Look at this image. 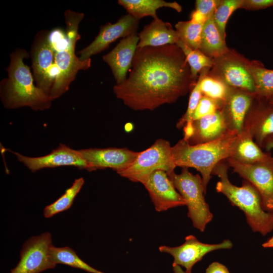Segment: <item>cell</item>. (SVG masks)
Masks as SVG:
<instances>
[{
  "mask_svg": "<svg viewBox=\"0 0 273 273\" xmlns=\"http://www.w3.org/2000/svg\"><path fill=\"white\" fill-rule=\"evenodd\" d=\"M190 67L176 44L137 48L129 76L113 87L116 97L136 111L175 102L193 85Z\"/></svg>",
  "mask_w": 273,
  "mask_h": 273,
  "instance_id": "1",
  "label": "cell"
},
{
  "mask_svg": "<svg viewBox=\"0 0 273 273\" xmlns=\"http://www.w3.org/2000/svg\"><path fill=\"white\" fill-rule=\"evenodd\" d=\"M29 55L27 51L18 49L10 55L6 68L8 77L2 80L1 97L6 108L29 107L33 110H43L51 106L52 99L34 84L29 67L24 62Z\"/></svg>",
  "mask_w": 273,
  "mask_h": 273,
  "instance_id": "2",
  "label": "cell"
},
{
  "mask_svg": "<svg viewBox=\"0 0 273 273\" xmlns=\"http://www.w3.org/2000/svg\"><path fill=\"white\" fill-rule=\"evenodd\" d=\"M229 168L225 160L220 162L214 167L212 175L220 179L216 185V191L224 195L233 205L243 211L253 232L266 235L273 230V213L263 209L261 196L250 182L243 179L242 186L238 187L230 181Z\"/></svg>",
  "mask_w": 273,
  "mask_h": 273,
  "instance_id": "3",
  "label": "cell"
},
{
  "mask_svg": "<svg viewBox=\"0 0 273 273\" xmlns=\"http://www.w3.org/2000/svg\"><path fill=\"white\" fill-rule=\"evenodd\" d=\"M239 133L229 130L215 141L197 145H191L182 139L172 147L176 166L192 167L201 175L205 194L214 167L230 156L232 148Z\"/></svg>",
  "mask_w": 273,
  "mask_h": 273,
  "instance_id": "4",
  "label": "cell"
},
{
  "mask_svg": "<svg viewBox=\"0 0 273 273\" xmlns=\"http://www.w3.org/2000/svg\"><path fill=\"white\" fill-rule=\"evenodd\" d=\"M66 25L67 45L55 53V64L57 69L50 97L52 100L59 98L68 90L80 70H86L91 66V59L81 61L75 53L76 42L80 39L79 24L84 14L67 10L64 13Z\"/></svg>",
  "mask_w": 273,
  "mask_h": 273,
  "instance_id": "5",
  "label": "cell"
},
{
  "mask_svg": "<svg viewBox=\"0 0 273 273\" xmlns=\"http://www.w3.org/2000/svg\"><path fill=\"white\" fill-rule=\"evenodd\" d=\"M173 186L185 199L188 216L194 228L203 232L212 219L213 214L204 198L202 179L199 174H193L188 167H182L179 174L167 173Z\"/></svg>",
  "mask_w": 273,
  "mask_h": 273,
  "instance_id": "6",
  "label": "cell"
},
{
  "mask_svg": "<svg viewBox=\"0 0 273 273\" xmlns=\"http://www.w3.org/2000/svg\"><path fill=\"white\" fill-rule=\"evenodd\" d=\"M176 167L170 143L159 139L151 147L140 152L128 167L116 172L131 181L144 185L155 171L161 170L169 173L174 171Z\"/></svg>",
  "mask_w": 273,
  "mask_h": 273,
  "instance_id": "7",
  "label": "cell"
},
{
  "mask_svg": "<svg viewBox=\"0 0 273 273\" xmlns=\"http://www.w3.org/2000/svg\"><path fill=\"white\" fill-rule=\"evenodd\" d=\"M212 59L213 64L208 75L230 87L256 94L255 82L249 70L250 61L230 50Z\"/></svg>",
  "mask_w": 273,
  "mask_h": 273,
  "instance_id": "8",
  "label": "cell"
},
{
  "mask_svg": "<svg viewBox=\"0 0 273 273\" xmlns=\"http://www.w3.org/2000/svg\"><path fill=\"white\" fill-rule=\"evenodd\" d=\"M229 168L250 182L259 192L263 209L273 213V156L257 163L248 164L231 158L225 160Z\"/></svg>",
  "mask_w": 273,
  "mask_h": 273,
  "instance_id": "9",
  "label": "cell"
},
{
  "mask_svg": "<svg viewBox=\"0 0 273 273\" xmlns=\"http://www.w3.org/2000/svg\"><path fill=\"white\" fill-rule=\"evenodd\" d=\"M52 242L48 232L29 238L23 245L19 261L10 273H40L55 268L56 264L50 256Z\"/></svg>",
  "mask_w": 273,
  "mask_h": 273,
  "instance_id": "10",
  "label": "cell"
},
{
  "mask_svg": "<svg viewBox=\"0 0 273 273\" xmlns=\"http://www.w3.org/2000/svg\"><path fill=\"white\" fill-rule=\"evenodd\" d=\"M30 55L36 86L50 97L54 82L52 69L55 55L48 31L41 30L35 35Z\"/></svg>",
  "mask_w": 273,
  "mask_h": 273,
  "instance_id": "11",
  "label": "cell"
},
{
  "mask_svg": "<svg viewBox=\"0 0 273 273\" xmlns=\"http://www.w3.org/2000/svg\"><path fill=\"white\" fill-rule=\"evenodd\" d=\"M232 246L233 244L229 240H225L218 244H206L191 235L185 238V242L181 245L176 247L160 246L159 250L171 255L173 258L172 264L183 266L187 273H191L194 264L202 260L206 254L216 250L230 249Z\"/></svg>",
  "mask_w": 273,
  "mask_h": 273,
  "instance_id": "12",
  "label": "cell"
},
{
  "mask_svg": "<svg viewBox=\"0 0 273 273\" xmlns=\"http://www.w3.org/2000/svg\"><path fill=\"white\" fill-rule=\"evenodd\" d=\"M139 20L128 14L120 18L114 24L108 23L100 28L98 35L88 46L78 52L81 61L101 53L109 46L121 37H126L136 33Z\"/></svg>",
  "mask_w": 273,
  "mask_h": 273,
  "instance_id": "13",
  "label": "cell"
},
{
  "mask_svg": "<svg viewBox=\"0 0 273 273\" xmlns=\"http://www.w3.org/2000/svg\"><path fill=\"white\" fill-rule=\"evenodd\" d=\"M242 131L250 135L260 148L264 140L273 134V105L267 99L255 96Z\"/></svg>",
  "mask_w": 273,
  "mask_h": 273,
  "instance_id": "14",
  "label": "cell"
},
{
  "mask_svg": "<svg viewBox=\"0 0 273 273\" xmlns=\"http://www.w3.org/2000/svg\"><path fill=\"white\" fill-rule=\"evenodd\" d=\"M79 151L88 165V171L107 168L116 171L124 169L133 163L140 153L126 148H88Z\"/></svg>",
  "mask_w": 273,
  "mask_h": 273,
  "instance_id": "15",
  "label": "cell"
},
{
  "mask_svg": "<svg viewBox=\"0 0 273 273\" xmlns=\"http://www.w3.org/2000/svg\"><path fill=\"white\" fill-rule=\"evenodd\" d=\"M143 185L158 212L186 205L185 199L176 190L167 173L163 170L155 171Z\"/></svg>",
  "mask_w": 273,
  "mask_h": 273,
  "instance_id": "16",
  "label": "cell"
},
{
  "mask_svg": "<svg viewBox=\"0 0 273 273\" xmlns=\"http://www.w3.org/2000/svg\"><path fill=\"white\" fill-rule=\"evenodd\" d=\"M17 159L32 172L46 168L61 166H73L88 170V165L79 150H75L64 145L54 149L47 155L31 157L14 152Z\"/></svg>",
  "mask_w": 273,
  "mask_h": 273,
  "instance_id": "17",
  "label": "cell"
},
{
  "mask_svg": "<svg viewBox=\"0 0 273 273\" xmlns=\"http://www.w3.org/2000/svg\"><path fill=\"white\" fill-rule=\"evenodd\" d=\"M139 41L138 34H132L122 39L111 51L103 57V61L112 70L116 84L126 79V74L131 67Z\"/></svg>",
  "mask_w": 273,
  "mask_h": 273,
  "instance_id": "18",
  "label": "cell"
},
{
  "mask_svg": "<svg viewBox=\"0 0 273 273\" xmlns=\"http://www.w3.org/2000/svg\"><path fill=\"white\" fill-rule=\"evenodd\" d=\"M255 95L231 87L220 109L230 130L240 133Z\"/></svg>",
  "mask_w": 273,
  "mask_h": 273,
  "instance_id": "19",
  "label": "cell"
},
{
  "mask_svg": "<svg viewBox=\"0 0 273 273\" xmlns=\"http://www.w3.org/2000/svg\"><path fill=\"white\" fill-rule=\"evenodd\" d=\"M193 133L187 141L191 145L215 141L230 130L220 110L192 122Z\"/></svg>",
  "mask_w": 273,
  "mask_h": 273,
  "instance_id": "20",
  "label": "cell"
},
{
  "mask_svg": "<svg viewBox=\"0 0 273 273\" xmlns=\"http://www.w3.org/2000/svg\"><path fill=\"white\" fill-rule=\"evenodd\" d=\"M138 36L139 41L137 48L176 44L180 39L177 31L170 24L163 22L158 17L145 26Z\"/></svg>",
  "mask_w": 273,
  "mask_h": 273,
  "instance_id": "21",
  "label": "cell"
},
{
  "mask_svg": "<svg viewBox=\"0 0 273 273\" xmlns=\"http://www.w3.org/2000/svg\"><path fill=\"white\" fill-rule=\"evenodd\" d=\"M271 156L264 152L250 135L242 131L233 146L229 158L242 163L252 164L264 161Z\"/></svg>",
  "mask_w": 273,
  "mask_h": 273,
  "instance_id": "22",
  "label": "cell"
},
{
  "mask_svg": "<svg viewBox=\"0 0 273 273\" xmlns=\"http://www.w3.org/2000/svg\"><path fill=\"white\" fill-rule=\"evenodd\" d=\"M118 4L138 20L151 16L154 19L157 18V10L162 7L172 8L179 13L181 7L176 2H167L163 0H119Z\"/></svg>",
  "mask_w": 273,
  "mask_h": 273,
  "instance_id": "23",
  "label": "cell"
},
{
  "mask_svg": "<svg viewBox=\"0 0 273 273\" xmlns=\"http://www.w3.org/2000/svg\"><path fill=\"white\" fill-rule=\"evenodd\" d=\"M229 50L212 16L203 25L199 50L206 56L214 59L222 56Z\"/></svg>",
  "mask_w": 273,
  "mask_h": 273,
  "instance_id": "24",
  "label": "cell"
},
{
  "mask_svg": "<svg viewBox=\"0 0 273 273\" xmlns=\"http://www.w3.org/2000/svg\"><path fill=\"white\" fill-rule=\"evenodd\" d=\"M249 70L255 82V96L265 99L273 96V69L265 68L259 61H252L250 62Z\"/></svg>",
  "mask_w": 273,
  "mask_h": 273,
  "instance_id": "25",
  "label": "cell"
},
{
  "mask_svg": "<svg viewBox=\"0 0 273 273\" xmlns=\"http://www.w3.org/2000/svg\"><path fill=\"white\" fill-rule=\"evenodd\" d=\"M50 256L52 261L56 264H63L90 273H105L83 261L72 248L67 246L56 247L52 245L50 249Z\"/></svg>",
  "mask_w": 273,
  "mask_h": 273,
  "instance_id": "26",
  "label": "cell"
},
{
  "mask_svg": "<svg viewBox=\"0 0 273 273\" xmlns=\"http://www.w3.org/2000/svg\"><path fill=\"white\" fill-rule=\"evenodd\" d=\"M207 69L200 73V89L203 96L213 99L222 105L229 93L231 87L223 81L207 74Z\"/></svg>",
  "mask_w": 273,
  "mask_h": 273,
  "instance_id": "27",
  "label": "cell"
},
{
  "mask_svg": "<svg viewBox=\"0 0 273 273\" xmlns=\"http://www.w3.org/2000/svg\"><path fill=\"white\" fill-rule=\"evenodd\" d=\"M176 45L181 50L186 57L194 82L197 78L198 73L205 69L212 67L213 59L206 56L199 50L191 49L180 39L177 41Z\"/></svg>",
  "mask_w": 273,
  "mask_h": 273,
  "instance_id": "28",
  "label": "cell"
},
{
  "mask_svg": "<svg viewBox=\"0 0 273 273\" xmlns=\"http://www.w3.org/2000/svg\"><path fill=\"white\" fill-rule=\"evenodd\" d=\"M84 182L82 177L76 179L71 187L66 190L60 198L44 208L43 211L44 216L46 218H50L58 213L68 209L81 190Z\"/></svg>",
  "mask_w": 273,
  "mask_h": 273,
  "instance_id": "29",
  "label": "cell"
},
{
  "mask_svg": "<svg viewBox=\"0 0 273 273\" xmlns=\"http://www.w3.org/2000/svg\"><path fill=\"white\" fill-rule=\"evenodd\" d=\"M204 24L196 23L191 20L179 21L175 24V28L179 39L187 46L194 50H199Z\"/></svg>",
  "mask_w": 273,
  "mask_h": 273,
  "instance_id": "30",
  "label": "cell"
},
{
  "mask_svg": "<svg viewBox=\"0 0 273 273\" xmlns=\"http://www.w3.org/2000/svg\"><path fill=\"white\" fill-rule=\"evenodd\" d=\"M243 0H220L215 10L213 18L222 38L225 40V27L232 14L241 8Z\"/></svg>",
  "mask_w": 273,
  "mask_h": 273,
  "instance_id": "31",
  "label": "cell"
},
{
  "mask_svg": "<svg viewBox=\"0 0 273 273\" xmlns=\"http://www.w3.org/2000/svg\"><path fill=\"white\" fill-rule=\"evenodd\" d=\"M202 96L200 89V81L198 79L191 92L187 111L176 123L177 128H183L186 125L192 123L195 110Z\"/></svg>",
  "mask_w": 273,
  "mask_h": 273,
  "instance_id": "32",
  "label": "cell"
},
{
  "mask_svg": "<svg viewBox=\"0 0 273 273\" xmlns=\"http://www.w3.org/2000/svg\"><path fill=\"white\" fill-rule=\"evenodd\" d=\"M221 106L222 105L219 102L203 96L195 110L193 121L214 114L218 110H220Z\"/></svg>",
  "mask_w": 273,
  "mask_h": 273,
  "instance_id": "33",
  "label": "cell"
},
{
  "mask_svg": "<svg viewBox=\"0 0 273 273\" xmlns=\"http://www.w3.org/2000/svg\"><path fill=\"white\" fill-rule=\"evenodd\" d=\"M220 2V0H197L196 10L202 14L208 20L211 17Z\"/></svg>",
  "mask_w": 273,
  "mask_h": 273,
  "instance_id": "34",
  "label": "cell"
},
{
  "mask_svg": "<svg viewBox=\"0 0 273 273\" xmlns=\"http://www.w3.org/2000/svg\"><path fill=\"white\" fill-rule=\"evenodd\" d=\"M273 6V0H243L241 8L258 10Z\"/></svg>",
  "mask_w": 273,
  "mask_h": 273,
  "instance_id": "35",
  "label": "cell"
},
{
  "mask_svg": "<svg viewBox=\"0 0 273 273\" xmlns=\"http://www.w3.org/2000/svg\"><path fill=\"white\" fill-rule=\"evenodd\" d=\"M206 273H230L227 267L218 262L211 263L207 268Z\"/></svg>",
  "mask_w": 273,
  "mask_h": 273,
  "instance_id": "36",
  "label": "cell"
},
{
  "mask_svg": "<svg viewBox=\"0 0 273 273\" xmlns=\"http://www.w3.org/2000/svg\"><path fill=\"white\" fill-rule=\"evenodd\" d=\"M207 20L206 18L197 10H195L191 13L190 20L194 23L204 24Z\"/></svg>",
  "mask_w": 273,
  "mask_h": 273,
  "instance_id": "37",
  "label": "cell"
},
{
  "mask_svg": "<svg viewBox=\"0 0 273 273\" xmlns=\"http://www.w3.org/2000/svg\"><path fill=\"white\" fill-rule=\"evenodd\" d=\"M261 148L267 152L273 150V134L269 135L264 140Z\"/></svg>",
  "mask_w": 273,
  "mask_h": 273,
  "instance_id": "38",
  "label": "cell"
},
{
  "mask_svg": "<svg viewBox=\"0 0 273 273\" xmlns=\"http://www.w3.org/2000/svg\"><path fill=\"white\" fill-rule=\"evenodd\" d=\"M264 248H273V236L262 244Z\"/></svg>",
  "mask_w": 273,
  "mask_h": 273,
  "instance_id": "39",
  "label": "cell"
},
{
  "mask_svg": "<svg viewBox=\"0 0 273 273\" xmlns=\"http://www.w3.org/2000/svg\"><path fill=\"white\" fill-rule=\"evenodd\" d=\"M172 268L174 273H187L184 271L180 266L172 264Z\"/></svg>",
  "mask_w": 273,
  "mask_h": 273,
  "instance_id": "40",
  "label": "cell"
},
{
  "mask_svg": "<svg viewBox=\"0 0 273 273\" xmlns=\"http://www.w3.org/2000/svg\"><path fill=\"white\" fill-rule=\"evenodd\" d=\"M269 102L273 105V96H271L270 97L267 99Z\"/></svg>",
  "mask_w": 273,
  "mask_h": 273,
  "instance_id": "41",
  "label": "cell"
}]
</instances>
